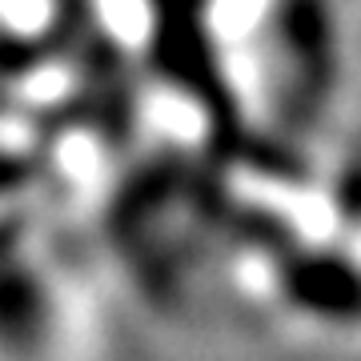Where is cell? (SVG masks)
I'll list each match as a JSON object with an SVG mask.
<instances>
[{
  "instance_id": "1",
  "label": "cell",
  "mask_w": 361,
  "mask_h": 361,
  "mask_svg": "<svg viewBox=\"0 0 361 361\" xmlns=\"http://www.w3.org/2000/svg\"><path fill=\"white\" fill-rule=\"evenodd\" d=\"M37 281L40 277L25 269L0 277V353L8 357H37L44 353V334L52 337V297H44Z\"/></svg>"
}]
</instances>
